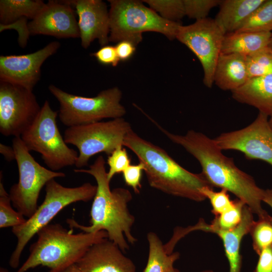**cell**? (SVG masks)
Instances as JSON below:
<instances>
[{
  "label": "cell",
  "mask_w": 272,
  "mask_h": 272,
  "mask_svg": "<svg viewBox=\"0 0 272 272\" xmlns=\"http://www.w3.org/2000/svg\"><path fill=\"white\" fill-rule=\"evenodd\" d=\"M156 124L170 141L182 147L198 161L201 173L212 187L234 194L258 219L271 216L261 206L265 190L257 186L251 176L237 167L233 158L224 155L214 139L193 130L184 135L174 134Z\"/></svg>",
  "instance_id": "obj_1"
},
{
  "label": "cell",
  "mask_w": 272,
  "mask_h": 272,
  "mask_svg": "<svg viewBox=\"0 0 272 272\" xmlns=\"http://www.w3.org/2000/svg\"><path fill=\"white\" fill-rule=\"evenodd\" d=\"M74 172L92 175L96 181L97 190L90 210V225H82L68 219L66 223L69 227L87 233L104 231L108 239L125 252L129 249V244L137 241L131 231L135 218L128 208L132 197L131 192L122 187L110 189L105 161L102 156H98L88 169H76Z\"/></svg>",
  "instance_id": "obj_2"
},
{
  "label": "cell",
  "mask_w": 272,
  "mask_h": 272,
  "mask_svg": "<svg viewBox=\"0 0 272 272\" xmlns=\"http://www.w3.org/2000/svg\"><path fill=\"white\" fill-rule=\"evenodd\" d=\"M123 147L132 151L139 162L144 164V172L152 187L194 201L206 199L201 190L206 186H212L201 173L187 170L164 150L143 139L132 129L124 138Z\"/></svg>",
  "instance_id": "obj_3"
},
{
  "label": "cell",
  "mask_w": 272,
  "mask_h": 272,
  "mask_svg": "<svg viewBox=\"0 0 272 272\" xmlns=\"http://www.w3.org/2000/svg\"><path fill=\"white\" fill-rule=\"evenodd\" d=\"M37 235L27 259L17 272H27L40 265L47 267L49 272H63L76 264L93 245L108 238L104 231L75 234L59 224H49Z\"/></svg>",
  "instance_id": "obj_4"
},
{
  "label": "cell",
  "mask_w": 272,
  "mask_h": 272,
  "mask_svg": "<svg viewBox=\"0 0 272 272\" xmlns=\"http://www.w3.org/2000/svg\"><path fill=\"white\" fill-rule=\"evenodd\" d=\"M97 185L85 183L74 187H65L50 180L45 185V195L35 213L23 224L12 228L17 238V244L9 259V265L17 268L26 245L38 232L49 224L56 215L67 206L78 201L87 202L93 199Z\"/></svg>",
  "instance_id": "obj_5"
},
{
  "label": "cell",
  "mask_w": 272,
  "mask_h": 272,
  "mask_svg": "<svg viewBox=\"0 0 272 272\" xmlns=\"http://www.w3.org/2000/svg\"><path fill=\"white\" fill-rule=\"evenodd\" d=\"M110 8L109 41L127 40L137 46L143 33L155 32L170 40L175 39L181 24L162 18L158 14L135 0H109Z\"/></svg>",
  "instance_id": "obj_6"
},
{
  "label": "cell",
  "mask_w": 272,
  "mask_h": 272,
  "mask_svg": "<svg viewBox=\"0 0 272 272\" xmlns=\"http://www.w3.org/2000/svg\"><path fill=\"white\" fill-rule=\"evenodd\" d=\"M48 89L59 103L60 121L67 127L92 123L105 118H121L126 113L120 103L121 91L116 87L103 90L94 97L70 94L53 85H49Z\"/></svg>",
  "instance_id": "obj_7"
},
{
  "label": "cell",
  "mask_w": 272,
  "mask_h": 272,
  "mask_svg": "<svg viewBox=\"0 0 272 272\" xmlns=\"http://www.w3.org/2000/svg\"><path fill=\"white\" fill-rule=\"evenodd\" d=\"M57 115L45 100L35 121L20 137L27 149L40 153L48 168L54 171L75 165L79 155L67 146L61 135L56 124Z\"/></svg>",
  "instance_id": "obj_8"
},
{
  "label": "cell",
  "mask_w": 272,
  "mask_h": 272,
  "mask_svg": "<svg viewBox=\"0 0 272 272\" xmlns=\"http://www.w3.org/2000/svg\"><path fill=\"white\" fill-rule=\"evenodd\" d=\"M19 171V180L10 188L9 196L16 211L27 219L35 213L42 188L50 180L65 174L40 165L30 154L20 137H14L13 146Z\"/></svg>",
  "instance_id": "obj_9"
},
{
  "label": "cell",
  "mask_w": 272,
  "mask_h": 272,
  "mask_svg": "<svg viewBox=\"0 0 272 272\" xmlns=\"http://www.w3.org/2000/svg\"><path fill=\"white\" fill-rule=\"evenodd\" d=\"M122 117L107 121L68 127L63 138L66 144L76 146L79 151L75 164L78 169L87 166L90 159L100 153L110 155L115 149L123 146L126 135L131 129Z\"/></svg>",
  "instance_id": "obj_10"
},
{
  "label": "cell",
  "mask_w": 272,
  "mask_h": 272,
  "mask_svg": "<svg viewBox=\"0 0 272 272\" xmlns=\"http://www.w3.org/2000/svg\"><path fill=\"white\" fill-rule=\"evenodd\" d=\"M226 34L215 20L205 18L181 25L176 39L186 45L198 58L203 68L205 85L211 88L223 41Z\"/></svg>",
  "instance_id": "obj_11"
},
{
  "label": "cell",
  "mask_w": 272,
  "mask_h": 272,
  "mask_svg": "<svg viewBox=\"0 0 272 272\" xmlns=\"http://www.w3.org/2000/svg\"><path fill=\"white\" fill-rule=\"evenodd\" d=\"M41 108L32 90L0 82V132L3 135L21 137Z\"/></svg>",
  "instance_id": "obj_12"
},
{
  "label": "cell",
  "mask_w": 272,
  "mask_h": 272,
  "mask_svg": "<svg viewBox=\"0 0 272 272\" xmlns=\"http://www.w3.org/2000/svg\"><path fill=\"white\" fill-rule=\"evenodd\" d=\"M268 116L259 112L255 120L242 129L224 132L214 139L222 150H236L250 160L272 166V128Z\"/></svg>",
  "instance_id": "obj_13"
},
{
  "label": "cell",
  "mask_w": 272,
  "mask_h": 272,
  "mask_svg": "<svg viewBox=\"0 0 272 272\" xmlns=\"http://www.w3.org/2000/svg\"><path fill=\"white\" fill-rule=\"evenodd\" d=\"M58 41L49 42L33 53L0 56V82L33 90L41 76V67L60 47Z\"/></svg>",
  "instance_id": "obj_14"
},
{
  "label": "cell",
  "mask_w": 272,
  "mask_h": 272,
  "mask_svg": "<svg viewBox=\"0 0 272 272\" xmlns=\"http://www.w3.org/2000/svg\"><path fill=\"white\" fill-rule=\"evenodd\" d=\"M29 35L58 38H80L78 23L69 1H49L27 24Z\"/></svg>",
  "instance_id": "obj_15"
},
{
  "label": "cell",
  "mask_w": 272,
  "mask_h": 272,
  "mask_svg": "<svg viewBox=\"0 0 272 272\" xmlns=\"http://www.w3.org/2000/svg\"><path fill=\"white\" fill-rule=\"evenodd\" d=\"M79 17L78 22L81 45L87 48L97 39L107 45L109 40L110 18L106 4L101 0H70Z\"/></svg>",
  "instance_id": "obj_16"
},
{
  "label": "cell",
  "mask_w": 272,
  "mask_h": 272,
  "mask_svg": "<svg viewBox=\"0 0 272 272\" xmlns=\"http://www.w3.org/2000/svg\"><path fill=\"white\" fill-rule=\"evenodd\" d=\"M108 238L93 245L76 265L81 272H136L133 261Z\"/></svg>",
  "instance_id": "obj_17"
},
{
  "label": "cell",
  "mask_w": 272,
  "mask_h": 272,
  "mask_svg": "<svg viewBox=\"0 0 272 272\" xmlns=\"http://www.w3.org/2000/svg\"><path fill=\"white\" fill-rule=\"evenodd\" d=\"M232 98L253 106L267 116H272V74L249 79L232 92Z\"/></svg>",
  "instance_id": "obj_18"
},
{
  "label": "cell",
  "mask_w": 272,
  "mask_h": 272,
  "mask_svg": "<svg viewBox=\"0 0 272 272\" xmlns=\"http://www.w3.org/2000/svg\"><path fill=\"white\" fill-rule=\"evenodd\" d=\"M246 57L239 54L221 53L215 70L214 83L223 90L231 92L244 85L249 79Z\"/></svg>",
  "instance_id": "obj_19"
},
{
  "label": "cell",
  "mask_w": 272,
  "mask_h": 272,
  "mask_svg": "<svg viewBox=\"0 0 272 272\" xmlns=\"http://www.w3.org/2000/svg\"><path fill=\"white\" fill-rule=\"evenodd\" d=\"M254 221L253 213L245 205L242 220L236 228L229 230H216L213 232L219 236L223 242L225 255L229 263V272H241V244L243 237L249 234Z\"/></svg>",
  "instance_id": "obj_20"
},
{
  "label": "cell",
  "mask_w": 272,
  "mask_h": 272,
  "mask_svg": "<svg viewBox=\"0 0 272 272\" xmlns=\"http://www.w3.org/2000/svg\"><path fill=\"white\" fill-rule=\"evenodd\" d=\"M264 1H222L214 20L225 34L235 32Z\"/></svg>",
  "instance_id": "obj_21"
},
{
  "label": "cell",
  "mask_w": 272,
  "mask_h": 272,
  "mask_svg": "<svg viewBox=\"0 0 272 272\" xmlns=\"http://www.w3.org/2000/svg\"><path fill=\"white\" fill-rule=\"evenodd\" d=\"M272 32H235L225 35L221 53L245 56L268 47Z\"/></svg>",
  "instance_id": "obj_22"
},
{
  "label": "cell",
  "mask_w": 272,
  "mask_h": 272,
  "mask_svg": "<svg viewBox=\"0 0 272 272\" xmlns=\"http://www.w3.org/2000/svg\"><path fill=\"white\" fill-rule=\"evenodd\" d=\"M45 4L41 0H1L0 29L18 20H33Z\"/></svg>",
  "instance_id": "obj_23"
},
{
  "label": "cell",
  "mask_w": 272,
  "mask_h": 272,
  "mask_svg": "<svg viewBox=\"0 0 272 272\" xmlns=\"http://www.w3.org/2000/svg\"><path fill=\"white\" fill-rule=\"evenodd\" d=\"M149 254L146 266L143 272H170L175 262L179 258L177 252L168 253L161 240L153 232L147 234Z\"/></svg>",
  "instance_id": "obj_24"
},
{
  "label": "cell",
  "mask_w": 272,
  "mask_h": 272,
  "mask_svg": "<svg viewBox=\"0 0 272 272\" xmlns=\"http://www.w3.org/2000/svg\"><path fill=\"white\" fill-rule=\"evenodd\" d=\"M272 0L264 2L248 17L236 32H271Z\"/></svg>",
  "instance_id": "obj_25"
},
{
  "label": "cell",
  "mask_w": 272,
  "mask_h": 272,
  "mask_svg": "<svg viewBox=\"0 0 272 272\" xmlns=\"http://www.w3.org/2000/svg\"><path fill=\"white\" fill-rule=\"evenodd\" d=\"M245 205L241 200L236 199L232 208L215 217L212 223L208 224L206 232L213 233L216 230H229L236 228L242 220Z\"/></svg>",
  "instance_id": "obj_26"
},
{
  "label": "cell",
  "mask_w": 272,
  "mask_h": 272,
  "mask_svg": "<svg viewBox=\"0 0 272 272\" xmlns=\"http://www.w3.org/2000/svg\"><path fill=\"white\" fill-rule=\"evenodd\" d=\"M0 180V228L15 227L24 223L27 219L21 213L12 208L9 194L6 191L2 180Z\"/></svg>",
  "instance_id": "obj_27"
},
{
  "label": "cell",
  "mask_w": 272,
  "mask_h": 272,
  "mask_svg": "<svg viewBox=\"0 0 272 272\" xmlns=\"http://www.w3.org/2000/svg\"><path fill=\"white\" fill-rule=\"evenodd\" d=\"M150 8L163 19L178 22L185 16L183 0H145Z\"/></svg>",
  "instance_id": "obj_28"
},
{
  "label": "cell",
  "mask_w": 272,
  "mask_h": 272,
  "mask_svg": "<svg viewBox=\"0 0 272 272\" xmlns=\"http://www.w3.org/2000/svg\"><path fill=\"white\" fill-rule=\"evenodd\" d=\"M249 79L272 74V50L269 47L246 57Z\"/></svg>",
  "instance_id": "obj_29"
},
{
  "label": "cell",
  "mask_w": 272,
  "mask_h": 272,
  "mask_svg": "<svg viewBox=\"0 0 272 272\" xmlns=\"http://www.w3.org/2000/svg\"><path fill=\"white\" fill-rule=\"evenodd\" d=\"M249 234L252 240L253 249L258 255L263 249L271 246L272 216L254 221Z\"/></svg>",
  "instance_id": "obj_30"
},
{
  "label": "cell",
  "mask_w": 272,
  "mask_h": 272,
  "mask_svg": "<svg viewBox=\"0 0 272 272\" xmlns=\"http://www.w3.org/2000/svg\"><path fill=\"white\" fill-rule=\"evenodd\" d=\"M201 192L206 198L210 201L212 213L215 217L232 208L235 204V200L230 199L228 191L225 189H221L216 191L212 187L206 186L201 189Z\"/></svg>",
  "instance_id": "obj_31"
},
{
  "label": "cell",
  "mask_w": 272,
  "mask_h": 272,
  "mask_svg": "<svg viewBox=\"0 0 272 272\" xmlns=\"http://www.w3.org/2000/svg\"><path fill=\"white\" fill-rule=\"evenodd\" d=\"M220 0H183L185 16L196 20L207 18L210 11L219 6Z\"/></svg>",
  "instance_id": "obj_32"
},
{
  "label": "cell",
  "mask_w": 272,
  "mask_h": 272,
  "mask_svg": "<svg viewBox=\"0 0 272 272\" xmlns=\"http://www.w3.org/2000/svg\"><path fill=\"white\" fill-rule=\"evenodd\" d=\"M130 159L125 148L120 147L108 156L107 163L109 170L107 172L108 180L110 182L114 176L122 173L130 165Z\"/></svg>",
  "instance_id": "obj_33"
},
{
  "label": "cell",
  "mask_w": 272,
  "mask_h": 272,
  "mask_svg": "<svg viewBox=\"0 0 272 272\" xmlns=\"http://www.w3.org/2000/svg\"><path fill=\"white\" fill-rule=\"evenodd\" d=\"M144 170V164L139 162L137 164H130L122 173L124 182L132 188L135 193H139L142 188L141 180Z\"/></svg>",
  "instance_id": "obj_34"
},
{
  "label": "cell",
  "mask_w": 272,
  "mask_h": 272,
  "mask_svg": "<svg viewBox=\"0 0 272 272\" xmlns=\"http://www.w3.org/2000/svg\"><path fill=\"white\" fill-rule=\"evenodd\" d=\"M100 63L116 66L120 61L115 46L105 45L102 46L95 52L91 54Z\"/></svg>",
  "instance_id": "obj_35"
},
{
  "label": "cell",
  "mask_w": 272,
  "mask_h": 272,
  "mask_svg": "<svg viewBox=\"0 0 272 272\" xmlns=\"http://www.w3.org/2000/svg\"><path fill=\"white\" fill-rule=\"evenodd\" d=\"M253 272H272V245L263 249Z\"/></svg>",
  "instance_id": "obj_36"
},
{
  "label": "cell",
  "mask_w": 272,
  "mask_h": 272,
  "mask_svg": "<svg viewBox=\"0 0 272 272\" xmlns=\"http://www.w3.org/2000/svg\"><path fill=\"white\" fill-rule=\"evenodd\" d=\"M120 60L125 61L130 58L134 54L136 46L132 42L123 40L118 42L115 46Z\"/></svg>",
  "instance_id": "obj_37"
},
{
  "label": "cell",
  "mask_w": 272,
  "mask_h": 272,
  "mask_svg": "<svg viewBox=\"0 0 272 272\" xmlns=\"http://www.w3.org/2000/svg\"><path fill=\"white\" fill-rule=\"evenodd\" d=\"M0 153L8 161H11L16 159L15 152L13 147L1 143Z\"/></svg>",
  "instance_id": "obj_38"
},
{
  "label": "cell",
  "mask_w": 272,
  "mask_h": 272,
  "mask_svg": "<svg viewBox=\"0 0 272 272\" xmlns=\"http://www.w3.org/2000/svg\"><path fill=\"white\" fill-rule=\"evenodd\" d=\"M262 201L267 203L272 209V188L265 190Z\"/></svg>",
  "instance_id": "obj_39"
},
{
  "label": "cell",
  "mask_w": 272,
  "mask_h": 272,
  "mask_svg": "<svg viewBox=\"0 0 272 272\" xmlns=\"http://www.w3.org/2000/svg\"><path fill=\"white\" fill-rule=\"evenodd\" d=\"M63 272H81L76 264L73 265L66 269Z\"/></svg>",
  "instance_id": "obj_40"
},
{
  "label": "cell",
  "mask_w": 272,
  "mask_h": 272,
  "mask_svg": "<svg viewBox=\"0 0 272 272\" xmlns=\"http://www.w3.org/2000/svg\"><path fill=\"white\" fill-rule=\"evenodd\" d=\"M268 47L272 50V34H271V38H270V42H269V43Z\"/></svg>",
  "instance_id": "obj_41"
},
{
  "label": "cell",
  "mask_w": 272,
  "mask_h": 272,
  "mask_svg": "<svg viewBox=\"0 0 272 272\" xmlns=\"http://www.w3.org/2000/svg\"><path fill=\"white\" fill-rule=\"evenodd\" d=\"M268 122L271 128H272V116L269 117V118L268 119Z\"/></svg>",
  "instance_id": "obj_42"
},
{
  "label": "cell",
  "mask_w": 272,
  "mask_h": 272,
  "mask_svg": "<svg viewBox=\"0 0 272 272\" xmlns=\"http://www.w3.org/2000/svg\"><path fill=\"white\" fill-rule=\"evenodd\" d=\"M0 272H9L7 269L4 267H1Z\"/></svg>",
  "instance_id": "obj_43"
},
{
  "label": "cell",
  "mask_w": 272,
  "mask_h": 272,
  "mask_svg": "<svg viewBox=\"0 0 272 272\" xmlns=\"http://www.w3.org/2000/svg\"><path fill=\"white\" fill-rule=\"evenodd\" d=\"M200 272H214V271L211 269H206V270H203Z\"/></svg>",
  "instance_id": "obj_44"
},
{
  "label": "cell",
  "mask_w": 272,
  "mask_h": 272,
  "mask_svg": "<svg viewBox=\"0 0 272 272\" xmlns=\"http://www.w3.org/2000/svg\"><path fill=\"white\" fill-rule=\"evenodd\" d=\"M170 272H181L180 270H179L178 269L174 268L172 270H171Z\"/></svg>",
  "instance_id": "obj_45"
}]
</instances>
